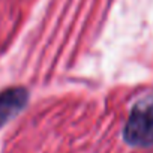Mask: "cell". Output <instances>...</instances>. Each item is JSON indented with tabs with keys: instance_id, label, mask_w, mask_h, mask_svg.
<instances>
[{
	"instance_id": "1",
	"label": "cell",
	"mask_w": 153,
	"mask_h": 153,
	"mask_svg": "<svg viewBox=\"0 0 153 153\" xmlns=\"http://www.w3.org/2000/svg\"><path fill=\"white\" fill-rule=\"evenodd\" d=\"M125 141L135 147L153 144V93L141 98L132 108L123 129Z\"/></svg>"
},
{
	"instance_id": "2",
	"label": "cell",
	"mask_w": 153,
	"mask_h": 153,
	"mask_svg": "<svg viewBox=\"0 0 153 153\" xmlns=\"http://www.w3.org/2000/svg\"><path fill=\"white\" fill-rule=\"evenodd\" d=\"M27 99L29 93L23 87H11L0 93V128L26 107Z\"/></svg>"
}]
</instances>
